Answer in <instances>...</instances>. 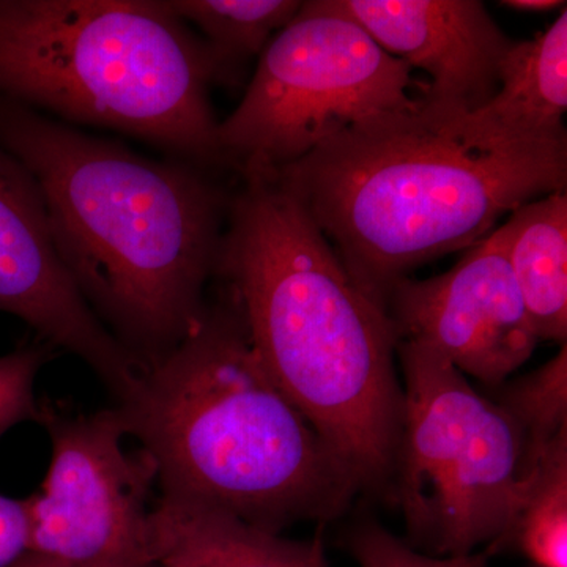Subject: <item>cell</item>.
Segmentation results:
<instances>
[{
    "label": "cell",
    "mask_w": 567,
    "mask_h": 567,
    "mask_svg": "<svg viewBox=\"0 0 567 567\" xmlns=\"http://www.w3.org/2000/svg\"><path fill=\"white\" fill-rule=\"evenodd\" d=\"M0 144L32 175L63 265L126 350L152 364L196 330L230 204L207 169L3 99Z\"/></svg>",
    "instance_id": "1"
},
{
    "label": "cell",
    "mask_w": 567,
    "mask_h": 567,
    "mask_svg": "<svg viewBox=\"0 0 567 567\" xmlns=\"http://www.w3.org/2000/svg\"><path fill=\"white\" fill-rule=\"evenodd\" d=\"M216 276L260 363L358 487L393 475L404 395L385 309L274 175L230 196Z\"/></svg>",
    "instance_id": "2"
},
{
    "label": "cell",
    "mask_w": 567,
    "mask_h": 567,
    "mask_svg": "<svg viewBox=\"0 0 567 567\" xmlns=\"http://www.w3.org/2000/svg\"><path fill=\"white\" fill-rule=\"evenodd\" d=\"M115 410L152 458L162 494L256 527L279 533L333 517L360 488L260 363L229 298L145 365Z\"/></svg>",
    "instance_id": "3"
},
{
    "label": "cell",
    "mask_w": 567,
    "mask_h": 567,
    "mask_svg": "<svg viewBox=\"0 0 567 567\" xmlns=\"http://www.w3.org/2000/svg\"><path fill=\"white\" fill-rule=\"evenodd\" d=\"M274 175L380 308L421 265L472 248L520 205L566 192L567 148L496 153L425 107L338 134Z\"/></svg>",
    "instance_id": "4"
},
{
    "label": "cell",
    "mask_w": 567,
    "mask_h": 567,
    "mask_svg": "<svg viewBox=\"0 0 567 567\" xmlns=\"http://www.w3.org/2000/svg\"><path fill=\"white\" fill-rule=\"evenodd\" d=\"M218 73L169 0H0V99L223 166Z\"/></svg>",
    "instance_id": "5"
},
{
    "label": "cell",
    "mask_w": 567,
    "mask_h": 567,
    "mask_svg": "<svg viewBox=\"0 0 567 567\" xmlns=\"http://www.w3.org/2000/svg\"><path fill=\"white\" fill-rule=\"evenodd\" d=\"M398 354L404 415L394 473L416 546L461 557L509 539L537 473L520 425L432 350L401 341Z\"/></svg>",
    "instance_id": "6"
},
{
    "label": "cell",
    "mask_w": 567,
    "mask_h": 567,
    "mask_svg": "<svg viewBox=\"0 0 567 567\" xmlns=\"http://www.w3.org/2000/svg\"><path fill=\"white\" fill-rule=\"evenodd\" d=\"M424 87L360 25L303 2L219 122V158L241 177L278 173L338 134L417 110Z\"/></svg>",
    "instance_id": "7"
},
{
    "label": "cell",
    "mask_w": 567,
    "mask_h": 567,
    "mask_svg": "<svg viewBox=\"0 0 567 567\" xmlns=\"http://www.w3.org/2000/svg\"><path fill=\"white\" fill-rule=\"evenodd\" d=\"M51 436L43 486L25 499L28 551L76 567H148L152 458L123 446L117 410L84 415L43 404Z\"/></svg>",
    "instance_id": "8"
},
{
    "label": "cell",
    "mask_w": 567,
    "mask_h": 567,
    "mask_svg": "<svg viewBox=\"0 0 567 567\" xmlns=\"http://www.w3.org/2000/svg\"><path fill=\"white\" fill-rule=\"evenodd\" d=\"M385 312L398 342L423 346L492 386L527 363L540 342L498 227L446 274L395 284Z\"/></svg>",
    "instance_id": "9"
},
{
    "label": "cell",
    "mask_w": 567,
    "mask_h": 567,
    "mask_svg": "<svg viewBox=\"0 0 567 567\" xmlns=\"http://www.w3.org/2000/svg\"><path fill=\"white\" fill-rule=\"evenodd\" d=\"M0 312L32 327L41 341L85 361L118 402L142 364L92 311L63 265L47 208L29 171L0 144Z\"/></svg>",
    "instance_id": "10"
},
{
    "label": "cell",
    "mask_w": 567,
    "mask_h": 567,
    "mask_svg": "<svg viewBox=\"0 0 567 567\" xmlns=\"http://www.w3.org/2000/svg\"><path fill=\"white\" fill-rule=\"evenodd\" d=\"M360 25L388 54L429 76L425 107L458 117L498 87V65L513 40L477 0H317Z\"/></svg>",
    "instance_id": "11"
},
{
    "label": "cell",
    "mask_w": 567,
    "mask_h": 567,
    "mask_svg": "<svg viewBox=\"0 0 567 567\" xmlns=\"http://www.w3.org/2000/svg\"><path fill=\"white\" fill-rule=\"evenodd\" d=\"M567 10L532 40L513 41L483 106L450 117L468 144L496 153L567 148Z\"/></svg>",
    "instance_id": "12"
},
{
    "label": "cell",
    "mask_w": 567,
    "mask_h": 567,
    "mask_svg": "<svg viewBox=\"0 0 567 567\" xmlns=\"http://www.w3.org/2000/svg\"><path fill=\"white\" fill-rule=\"evenodd\" d=\"M152 565L327 567L323 548L295 543L219 507L162 494L151 511Z\"/></svg>",
    "instance_id": "13"
},
{
    "label": "cell",
    "mask_w": 567,
    "mask_h": 567,
    "mask_svg": "<svg viewBox=\"0 0 567 567\" xmlns=\"http://www.w3.org/2000/svg\"><path fill=\"white\" fill-rule=\"evenodd\" d=\"M498 230L537 338L566 344V192L520 205Z\"/></svg>",
    "instance_id": "14"
},
{
    "label": "cell",
    "mask_w": 567,
    "mask_h": 567,
    "mask_svg": "<svg viewBox=\"0 0 567 567\" xmlns=\"http://www.w3.org/2000/svg\"><path fill=\"white\" fill-rule=\"evenodd\" d=\"M185 24L194 25L210 52L218 84H237L276 33L297 17L298 0H169Z\"/></svg>",
    "instance_id": "15"
},
{
    "label": "cell",
    "mask_w": 567,
    "mask_h": 567,
    "mask_svg": "<svg viewBox=\"0 0 567 567\" xmlns=\"http://www.w3.org/2000/svg\"><path fill=\"white\" fill-rule=\"evenodd\" d=\"M509 537L540 567H567V435L537 466L535 484Z\"/></svg>",
    "instance_id": "16"
},
{
    "label": "cell",
    "mask_w": 567,
    "mask_h": 567,
    "mask_svg": "<svg viewBox=\"0 0 567 567\" xmlns=\"http://www.w3.org/2000/svg\"><path fill=\"white\" fill-rule=\"evenodd\" d=\"M503 409L520 425L527 440L528 468L535 473L548 447L567 435V350L536 372L507 388Z\"/></svg>",
    "instance_id": "17"
},
{
    "label": "cell",
    "mask_w": 567,
    "mask_h": 567,
    "mask_svg": "<svg viewBox=\"0 0 567 567\" xmlns=\"http://www.w3.org/2000/svg\"><path fill=\"white\" fill-rule=\"evenodd\" d=\"M52 358L47 342L29 344L0 357V436L24 421L43 420V405L37 402L35 380Z\"/></svg>",
    "instance_id": "18"
},
{
    "label": "cell",
    "mask_w": 567,
    "mask_h": 567,
    "mask_svg": "<svg viewBox=\"0 0 567 567\" xmlns=\"http://www.w3.org/2000/svg\"><path fill=\"white\" fill-rule=\"evenodd\" d=\"M350 551L361 567H486L487 554L432 557L413 550L379 525L354 533Z\"/></svg>",
    "instance_id": "19"
},
{
    "label": "cell",
    "mask_w": 567,
    "mask_h": 567,
    "mask_svg": "<svg viewBox=\"0 0 567 567\" xmlns=\"http://www.w3.org/2000/svg\"><path fill=\"white\" fill-rule=\"evenodd\" d=\"M29 517L25 499L0 495V567H9L28 551Z\"/></svg>",
    "instance_id": "20"
},
{
    "label": "cell",
    "mask_w": 567,
    "mask_h": 567,
    "mask_svg": "<svg viewBox=\"0 0 567 567\" xmlns=\"http://www.w3.org/2000/svg\"><path fill=\"white\" fill-rule=\"evenodd\" d=\"M499 6H505L511 10L525 11V13H544V11L561 10V7L565 9L566 2H559V0H505V2H499Z\"/></svg>",
    "instance_id": "21"
},
{
    "label": "cell",
    "mask_w": 567,
    "mask_h": 567,
    "mask_svg": "<svg viewBox=\"0 0 567 567\" xmlns=\"http://www.w3.org/2000/svg\"><path fill=\"white\" fill-rule=\"evenodd\" d=\"M9 567H76L65 565V563L54 561V559L40 557V555L32 554V551H25L22 554L13 565Z\"/></svg>",
    "instance_id": "22"
}]
</instances>
